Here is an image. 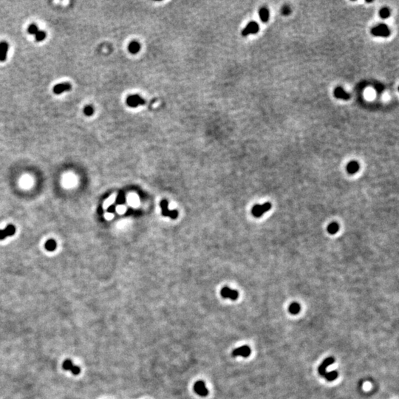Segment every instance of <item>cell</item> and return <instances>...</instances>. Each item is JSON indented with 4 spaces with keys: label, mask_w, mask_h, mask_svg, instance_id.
Listing matches in <instances>:
<instances>
[{
    "label": "cell",
    "mask_w": 399,
    "mask_h": 399,
    "mask_svg": "<svg viewBox=\"0 0 399 399\" xmlns=\"http://www.w3.org/2000/svg\"><path fill=\"white\" fill-rule=\"evenodd\" d=\"M371 33L375 36L388 37L390 35V31L387 25H384V24H381V25L373 27L371 31Z\"/></svg>",
    "instance_id": "cell-1"
},
{
    "label": "cell",
    "mask_w": 399,
    "mask_h": 399,
    "mask_svg": "<svg viewBox=\"0 0 399 399\" xmlns=\"http://www.w3.org/2000/svg\"><path fill=\"white\" fill-rule=\"evenodd\" d=\"M126 103L129 107L136 108L138 106L143 105L146 103V101L143 98L141 97L139 95H131L126 98Z\"/></svg>",
    "instance_id": "cell-2"
},
{
    "label": "cell",
    "mask_w": 399,
    "mask_h": 399,
    "mask_svg": "<svg viewBox=\"0 0 399 399\" xmlns=\"http://www.w3.org/2000/svg\"><path fill=\"white\" fill-rule=\"evenodd\" d=\"M271 208V204L270 203H266L262 205H255L252 209V214L256 217H261L265 212L270 210Z\"/></svg>",
    "instance_id": "cell-3"
},
{
    "label": "cell",
    "mask_w": 399,
    "mask_h": 399,
    "mask_svg": "<svg viewBox=\"0 0 399 399\" xmlns=\"http://www.w3.org/2000/svg\"><path fill=\"white\" fill-rule=\"evenodd\" d=\"M259 25L255 21H251L247 25V26L242 31V35L243 36H246L248 34H255V33L259 32Z\"/></svg>",
    "instance_id": "cell-4"
},
{
    "label": "cell",
    "mask_w": 399,
    "mask_h": 399,
    "mask_svg": "<svg viewBox=\"0 0 399 399\" xmlns=\"http://www.w3.org/2000/svg\"><path fill=\"white\" fill-rule=\"evenodd\" d=\"M161 207L162 209V214L163 216L170 217L171 218L175 219L177 217V211H171L168 208V202L167 200H162L161 203Z\"/></svg>",
    "instance_id": "cell-5"
},
{
    "label": "cell",
    "mask_w": 399,
    "mask_h": 399,
    "mask_svg": "<svg viewBox=\"0 0 399 399\" xmlns=\"http://www.w3.org/2000/svg\"><path fill=\"white\" fill-rule=\"evenodd\" d=\"M63 368L65 370H70L72 372L73 374L74 375H78L81 372V369L79 367L76 366V365H74L73 364V362L71 361L70 359H67L64 361L62 365Z\"/></svg>",
    "instance_id": "cell-6"
},
{
    "label": "cell",
    "mask_w": 399,
    "mask_h": 399,
    "mask_svg": "<svg viewBox=\"0 0 399 399\" xmlns=\"http://www.w3.org/2000/svg\"><path fill=\"white\" fill-rule=\"evenodd\" d=\"M221 296L223 298H228L232 300H236L238 298V292L231 288L225 287L221 291Z\"/></svg>",
    "instance_id": "cell-7"
},
{
    "label": "cell",
    "mask_w": 399,
    "mask_h": 399,
    "mask_svg": "<svg viewBox=\"0 0 399 399\" xmlns=\"http://www.w3.org/2000/svg\"><path fill=\"white\" fill-rule=\"evenodd\" d=\"M194 390L195 391V392L200 396H206L209 393L208 390H207L206 387H205V383L203 382H201V381H199V382H197L195 383L194 386Z\"/></svg>",
    "instance_id": "cell-8"
},
{
    "label": "cell",
    "mask_w": 399,
    "mask_h": 399,
    "mask_svg": "<svg viewBox=\"0 0 399 399\" xmlns=\"http://www.w3.org/2000/svg\"><path fill=\"white\" fill-rule=\"evenodd\" d=\"M251 349L248 346H242L238 348L235 349L232 352V355L234 356H242V357H248L251 354Z\"/></svg>",
    "instance_id": "cell-9"
},
{
    "label": "cell",
    "mask_w": 399,
    "mask_h": 399,
    "mask_svg": "<svg viewBox=\"0 0 399 399\" xmlns=\"http://www.w3.org/2000/svg\"><path fill=\"white\" fill-rule=\"evenodd\" d=\"M71 88H72L71 84L66 82V83H62V84H56V85H55L53 90L55 94L59 95V94H62V92H64L70 91Z\"/></svg>",
    "instance_id": "cell-10"
},
{
    "label": "cell",
    "mask_w": 399,
    "mask_h": 399,
    "mask_svg": "<svg viewBox=\"0 0 399 399\" xmlns=\"http://www.w3.org/2000/svg\"><path fill=\"white\" fill-rule=\"evenodd\" d=\"M334 361H335V359L332 358V357H329V358L325 359V360L323 361V362L320 364V366L319 367V370H319V374L321 375L322 376H325V373H327L326 372V369H327V367L330 366L331 364H333Z\"/></svg>",
    "instance_id": "cell-11"
},
{
    "label": "cell",
    "mask_w": 399,
    "mask_h": 399,
    "mask_svg": "<svg viewBox=\"0 0 399 399\" xmlns=\"http://www.w3.org/2000/svg\"><path fill=\"white\" fill-rule=\"evenodd\" d=\"M333 94H334V96L336 98H340V99L348 100L350 99V94L347 93V92H345V90H343V88L340 87H338L335 89L334 92H333Z\"/></svg>",
    "instance_id": "cell-12"
},
{
    "label": "cell",
    "mask_w": 399,
    "mask_h": 399,
    "mask_svg": "<svg viewBox=\"0 0 399 399\" xmlns=\"http://www.w3.org/2000/svg\"><path fill=\"white\" fill-rule=\"evenodd\" d=\"M9 45L6 41L0 42V62H5L7 58V53Z\"/></svg>",
    "instance_id": "cell-13"
},
{
    "label": "cell",
    "mask_w": 399,
    "mask_h": 399,
    "mask_svg": "<svg viewBox=\"0 0 399 399\" xmlns=\"http://www.w3.org/2000/svg\"><path fill=\"white\" fill-rule=\"evenodd\" d=\"M16 232L15 227L12 225H10L4 230H0V240L5 238L7 236H11L14 234Z\"/></svg>",
    "instance_id": "cell-14"
},
{
    "label": "cell",
    "mask_w": 399,
    "mask_h": 399,
    "mask_svg": "<svg viewBox=\"0 0 399 399\" xmlns=\"http://www.w3.org/2000/svg\"><path fill=\"white\" fill-rule=\"evenodd\" d=\"M359 164L356 161H351L347 164V170L350 174H355L359 171Z\"/></svg>",
    "instance_id": "cell-15"
},
{
    "label": "cell",
    "mask_w": 399,
    "mask_h": 399,
    "mask_svg": "<svg viewBox=\"0 0 399 399\" xmlns=\"http://www.w3.org/2000/svg\"><path fill=\"white\" fill-rule=\"evenodd\" d=\"M128 50L132 54H136V53L139 52L140 50H141V45L136 41H132L129 45V46H128Z\"/></svg>",
    "instance_id": "cell-16"
},
{
    "label": "cell",
    "mask_w": 399,
    "mask_h": 399,
    "mask_svg": "<svg viewBox=\"0 0 399 399\" xmlns=\"http://www.w3.org/2000/svg\"><path fill=\"white\" fill-rule=\"evenodd\" d=\"M259 14L262 22H267L269 19V11L265 7H262L260 9L259 11Z\"/></svg>",
    "instance_id": "cell-17"
},
{
    "label": "cell",
    "mask_w": 399,
    "mask_h": 399,
    "mask_svg": "<svg viewBox=\"0 0 399 399\" xmlns=\"http://www.w3.org/2000/svg\"><path fill=\"white\" fill-rule=\"evenodd\" d=\"M339 226L337 223H332L329 225L328 227H327V232H328L330 234H334L338 232V231H339Z\"/></svg>",
    "instance_id": "cell-18"
},
{
    "label": "cell",
    "mask_w": 399,
    "mask_h": 399,
    "mask_svg": "<svg viewBox=\"0 0 399 399\" xmlns=\"http://www.w3.org/2000/svg\"><path fill=\"white\" fill-rule=\"evenodd\" d=\"M300 307L299 304L297 303V302H294V303H292L289 307V312L291 314H297L300 311Z\"/></svg>",
    "instance_id": "cell-19"
},
{
    "label": "cell",
    "mask_w": 399,
    "mask_h": 399,
    "mask_svg": "<svg viewBox=\"0 0 399 399\" xmlns=\"http://www.w3.org/2000/svg\"><path fill=\"white\" fill-rule=\"evenodd\" d=\"M116 199V195H112V196H110L109 198H107L105 200V202L104 203V205H103V208L104 209H108V207H110L112 203H113Z\"/></svg>",
    "instance_id": "cell-20"
},
{
    "label": "cell",
    "mask_w": 399,
    "mask_h": 399,
    "mask_svg": "<svg viewBox=\"0 0 399 399\" xmlns=\"http://www.w3.org/2000/svg\"><path fill=\"white\" fill-rule=\"evenodd\" d=\"M325 377L326 378L328 382H332V381H334L335 379H336L338 377V373L337 371H331L330 373H326L325 375Z\"/></svg>",
    "instance_id": "cell-21"
},
{
    "label": "cell",
    "mask_w": 399,
    "mask_h": 399,
    "mask_svg": "<svg viewBox=\"0 0 399 399\" xmlns=\"http://www.w3.org/2000/svg\"><path fill=\"white\" fill-rule=\"evenodd\" d=\"M379 16L380 17L382 18L383 19H387V18L390 16V11L387 7H383L382 9L380 10L379 11Z\"/></svg>",
    "instance_id": "cell-22"
},
{
    "label": "cell",
    "mask_w": 399,
    "mask_h": 399,
    "mask_svg": "<svg viewBox=\"0 0 399 399\" xmlns=\"http://www.w3.org/2000/svg\"><path fill=\"white\" fill-rule=\"evenodd\" d=\"M45 248L48 251H54L56 248V243L54 240H48L45 244Z\"/></svg>",
    "instance_id": "cell-23"
},
{
    "label": "cell",
    "mask_w": 399,
    "mask_h": 399,
    "mask_svg": "<svg viewBox=\"0 0 399 399\" xmlns=\"http://www.w3.org/2000/svg\"><path fill=\"white\" fill-rule=\"evenodd\" d=\"M46 35L47 34L45 31H39L38 33L35 34V41H43L45 38H46Z\"/></svg>",
    "instance_id": "cell-24"
},
{
    "label": "cell",
    "mask_w": 399,
    "mask_h": 399,
    "mask_svg": "<svg viewBox=\"0 0 399 399\" xmlns=\"http://www.w3.org/2000/svg\"><path fill=\"white\" fill-rule=\"evenodd\" d=\"M39 31V30L38 28V27H37V25H35V24H32V25H30L28 27V29H27V32H28L30 34H32V35H35L37 33H38Z\"/></svg>",
    "instance_id": "cell-25"
},
{
    "label": "cell",
    "mask_w": 399,
    "mask_h": 399,
    "mask_svg": "<svg viewBox=\"0 0 399 399\" xmlns=\"http://www.w3.org/2000/svg\"><path fill=\"white\" fill-rule=\"evenodd\" d=\"M84 113L87 116H91L94 113V109L92 106L87 105L84 108Z\"/></svg>",
    "instance_id": "cell-26"
},
{
    "label": "cell",
    "mask_w": 399,
    "mask_h": 399,
    "mask_svg": "<svg viewBox=\"0 0 399 399\" xmlns=\"http://www.w3.org/2000/svg\"><path fill=\"white\" fill-rule=\"evenodd\" d=\"M129 203L132 205H137L138 203V197L136 195H131L129 198Z\"/></svg>",
    "instance_id": "cell-27"
},
{
    "label": "cell",
    "mask_w": 399,
    "mask_h": 399,
    "mask_svg": "<svg viewBox=\"0 0 399 399\" xmlns=\"http://www.w3.org/2000/svg\"><path fill=\"white\" fill-rule=\"evenodd\" d=\"M116 201L118 204H122L125 202V196H124V193H120V195L116 197Z\"/></svg>",
    "instance_id": "cell-28"
},
{
    "label": "cell",
    "mask_w": 399,
    "mask_h": 399,
    "mask_svg": "<svg viewBox=\"0 0 399 399\" xmlns=\"http://www.w3.org/2000/svg\"><path fill=\"white\" fill-rule=\"evenodd\" d=\"M282 13H283L284 15H288L291 13V9L288 6H285V7H282Z\"/></svg>",
    "instance_id": "cell-29"
},
{
    "label": "cell",
    "mask_w": 399,
    "mask_h": 399,
    "mask_svg": "<svg viewBox=\"0 0 399 399\" xmlns=\"http://www.w3.org/2000/svg\"><path fill=\"white\" fill-rule=\"evenodd\" d=\"M126 210V207L123 206V205H122V206L121 205H120V206H118V208L116 209V211H117L119 214H123V213L125 212Z\"/></svg>",
    "instance_id": "cell-30"
},
{
    "label": "cell",
    "mask_w": 399,
    "mask_h": 399,
    "mask_svg": "<svg viewBox=\"0 0 399 399\" xmlns=\"http://www.w3.org/2000/svg\"><path fill=\"white\" fill-rule=\"evenodd\" d=\"M376 90L378 92H382L384 90V87L381 85V84H378V86L376 87Z\"/></svg>",
    "instance_id": "cell-31"
},
{
    "label": "cell",
    "mask_w": 399,
    "mask_h": 399,
    "mask_svg": "<svg viewBox=\"0 0 399 399\" xmlns=\"http://www.w3.org/2000/svg\"><path fill=\"white\" fill-rule=\"evenodd\" d=\"M104 216H105L106 219H107V220H110V219H112V217H113V215H112V214H111V213H109V212L106 213Z\"/></svg>",
    "instance_id": "cell-32"
},
{
    "label": "cell",
    "mask_w": 399,
    "mask_h": 399,
    "mask_svg": "<svg viewBox=\"0 0 399 399\" xmlns=\"http://www.w3.org/2000/svg\"><path fill=\"white\" fill-rule=\"evenodd\" d=\"M115 207L113 206V205H112V206H110V208H108V212L109 213H111V214H112V213L115 212Z\"/></svg>",
    "instance_id": "cell-33"
}]
</instances>
